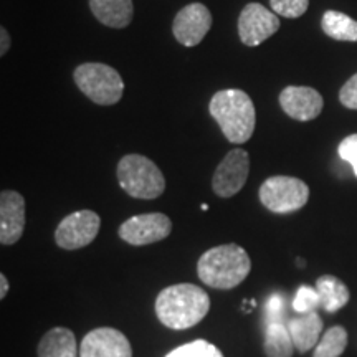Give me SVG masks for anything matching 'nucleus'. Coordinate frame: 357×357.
<instances>
[{"mask_svg":"<svg viewBox=\"0 0 357 357\" xmlns=\"http://www.w3.org/2000/svg\"><path fill=\"white\" fill-rule=\"evenodd\" d=\"M211 310V298L197 284L178 283L164 288L155 298V314L169 329L184 331L199 324Z\"/></svg>","mask_w":357,"mask_h":357,"instance_id":"obj_1","label":"nucleus"},{"mask_svg":"<svg viewBox=\"0 0 357 357\" xmlns=\"http://www.w3.org/2000/svg\"><path fill=\"white\" fill-rule=\"evenodd\" d=\"M212 118L231 144H243L253 136L257 111L252 98L242 89H222L208 105Z\"/></svg>","mask_w":357,"mask_h":357,"instance_id":"obj_2","label":"nucleus"},{"mask_svg":"<svg viewBox=\"0 0 357 357\" xmlns=\"http://www.w3.org/2000/svg\"><path fill=\"white\" fill-rule=\"evenodd\" d=\"M252 270L248 253L235 243L218 245L199 258L197 275L207 287L231 289L243 283Z\"/></svg>","mask_w":357,"mask_h":357,"instance_id":"obj_3","label":"nucleus"},{"mask_svg":"<svg viewBox=\"0 0 357 357\" xmlns=\"http://www.w3.org/2000/svg\"><path fill=\"white\" fill-rule=\"evenodd\" d=\"M119 185L134 199L153 200L166 190V178L160 169L149 158L141 154H128L116 167Z\"/></svg>","mask_w":357,"mask_h":357,"instance_id":"obj_4","label":"nucleus"},{"mask_svg":"<svg viewBox=\"0 0 357 357\" xmlns=\"http://www.w3.org/2000/svg\"><path fill=\"white\" fill-rule=\"evenodd\" d=\"M73 79L84 96L95 105L111 106L123 98L124 82L118 70L105 63H83L73 73Z\"/></svg>","mask_w":357,"mask_h":357,"instance_id":"obj_5","label":"nucleus"},{"mask_svg":"<svg viewBox=\"0 0 357 357\" xmlns=\"http://www.w3.org/2000/svg\"><path fill=\"white\" fill-rule=\"evenodd\" d=\"M258 197L270 212L291 213L307 204L310 187L298 177L273 176L263 182Z\"/></svg>","mask_w":357,"mask_h":357,"instance_id":"obj_6","label":"nucleus"},{"mask_svg":"<svg viewBox=\"0 0 357 357\" xmlns=\"http://www.w3.org/2000/svg\"><path fill=\"white\" fill-rule=\"evenodd\" d=\"M101 218L93 211H78L66 215L56 227L55 242L63 250L86 247L100 234Z\"/></svg>","mask_w":357,"mask_h":357,"instance_id":"obj_7","label":"nucleus"},{"mask_svg":"<svg viewBox=\"0 0 357 357\" xmlns=\"http://www.w3.org/2000/svg\"><path fill=\"white\" fill-rule=\"evenodd\" d=\"M172 231L171 218L164 213H141L128 218L121 223L118 234L119 238L134 247H142V245H151L160 240L167 238Z\"/></svg>","mask_w":357,"mask_h":357,"instance_id":"obj_8","label":"nucleus"},{"mask_svg":"<svg viewBox=\"0 0 357 357\" xmlns=\"http://www.w3.org/2000/svg\"><path fill=\"white\" fill-rule=\"evenodd\" d=\"M278 29V15L261 3H247L238 17V35L242 43L247 47H258L273 37Z\"/></svg>","mask_w":357,"mask_h":357,"instance_id":"obj_9","label":"nucleus"},{"mask_svg":"<svg viewBox=\"0 0 357 357\" xmlns=\"http://www.w3.org/2000/svg\"><path fill=\"white\" fill-rule=\"evenodd\" d=\"M250 172V155L245 149L235 147L223 158L213 172L212 189L222 199H230L243 189Z\"/></svg>","mask_w":357,"mask_h":357,"instance_id":"obj_10","label":"nucleus"},{"mask_svg":"<svg viewBox=\"0 0 357 357\" xmlns=\"http://www.w3.org/2000/svg\"><path fill=\"white\" fill-rule=\"evenodd\" d=\"M212 26V13L204 3L194 2L177 12L172 24V33L184 47H195L205 38Z\"/></svg>","mask_w":357,"mask_h":357,"instance_id":"obj_11","label":"nucleus"},{"mask_svg":"<svg viewBox=\"0 0 357 357\" xmlns=\"http://www.w3.org/2000/svg\"><path fill=\"white\" fill-rule=\"evenodd\" d=\"M79 357H132V347L118 329L96 328L83 337Z\"/></svg>","mask_w":357,"mask_h":357,"instance_id":"obj_12","label":"nucleus"},{"mask_svg":"<svg viewBox=\"0 0 357 357\" xmlns=\"http://www.w3.org/2000/svg\"><path fill=\"white\" fill-rule=\"evenodd\" d=\"M281 109L296 121H311L323 111V96L310 86H287L280 93Z\"/></svg>","mask_w":357,"mask_h":357,"instance_id":"obj_13","label":"nucleus"},{"mask_svg":"<svg viewBox=\"0 0 357 357\" xmlns=\"http://www.w3.org/2000/svg\"><path fill=\"white\" fill-rule=\"evenodd\" d=\"M25 230V199L15 190L0 194V243L13 245Z\"/></svg>","mask_w":357,"mask_h":357,"instance_id":"obj_14","label":"nucleus"},{"mask_svg":"<svg viewBox=\"0 0 357 357\" xmlns=\"http://www.w3.org/2000/svg\"><path fill=\"white\" fill-rule=\"evenodd\" d=\"M288 331L291 334L294 347L305 354L319 342L321 331H323V319L319 318L316 311L300 314L298 318L288 321Z\"/></svg>","mask_w":357,"mask_h":357,"instance_id":"obj_15","label":"nucleus"},{"mask_svg":"<svg viewBox=\"0 0 357 357\" xmlns=\"http://www.w3.org/2000/svg\"><path fill=\"white\" fill-rule=\"evenodd\" d=\"M96 20L111 29H126L134 15L132 0H89Z\"/></svg>","mask_w":357,"mask_h":357,"instance_id":"obj_16","label":"nucleus"},{"mask_svg":"<svg viewBox=\"0 0 357 357\" xmlns=\"http://www.w3.org/2000/svg\"><path fill=\"white\" fill-rule=\"evenodd\" d=\"M38 357H78V344L68 328H53L40 341Z\"/></svg>","mask_w":357,"mask_h":357,"instance_id":"obj_17","label":"nucleus"},{"mask_svg":"<svg viewBox=\"0 0 357 357\" xmlns=\"http://www.w3.org/2000/svg\"><path fill=\"white\" fill-rule=\"evenodd\" d=\"M316 289L321 296V306L328 312L342 310L351 300L349 288L333 275H323L316 281Z\"/></svg>","mask_w":357,"mask_h":357,"instance_id":"obj_18","label":"nucleus"},{"mask_svg":"<svg viewBox=\"0 0 357 357\" xmlns=\"http://www.w3.org/2000/svg\"><path fill=\"white\" fill-rule=\"evenodd\" d=\"M323 32L339 42H357V22L337 10L324 12L321 20Z\"/></svg>","mask_w":357,"mask_h":357,"instance_id":"obj_19","label":"nucleus"},{"mask_svg":"<svg viewBox=\"0 0 357 357\" xmlns=\"http://www.w3.org/2000/svg\"><path fill=\"white\" fill-rule=\"evenodd\" d=\"M266 357H293L294 342L288 326L283 323H273L266 326L265 344H263Z\"/></svg>","mask_w":357,"mask_h":357,"instance_id":"obj_20","label":"nucleus"},{"mask_svg":"<svg viewBox=\"0 0 357 357\" xmlns=\"http://www.w3.org/2000/svg\"><path fill=\"white\" fill-rule=\"evenodd\" d=\"M347 341L349 337H347L346 329L342 326H333L319 339L312 357H341L346 351Z\"/></svg>","mask_w":357,"mask_h":357,"instance_id":"obj_21","label":"nucleus"},{"mask_svg":"<svg viewBox=\"0 0 357 357\" xmlns=\"http://www.w3.org/2000/svg\"><path fill=\"white\" fill-rule=\"evenodd\" d=\"M166 357H223V354L211 342L199 339V341L177 347Z\"/></svg>","mask_w":357,"mask_h":357,"instance_id":"obj_22","label":"nucleus"},{"mask_svg":"<svg viewBox=\"0 0 357 357\" xmlns=\"http://www.w3.org/2000/svg\"><path fill=\"white\" fill-rule=\"evenodd\" d=\"M321 306V296L318 289L307 287V284H301L298 288L296 296L293 300V310L298 314H307V312L316 311Z\"/></svg>","mask_w":357,"mask_h":357,"instance_id":"obj_23","label":"nucleus"},{"mask_svg":"<svg viewBox=\"0 0 357 357\" xmlns=\"http://www.w3.org/2000/svg\"><path fill=\"white\" fill-rule=\"evenodd\" d=\"M270 6L276 15L284 19H298L305 15L310 7V0H270Z\"/></svg>","mask_w":357,"mask_h":357,"instance_id":"obj_24","label":"nucleus"},{"mask_svg":"<svg viewBox=\"0 0 357 357\" xmlns=\"http://www.w3.org/2000/svg\"><path fill=\"white\" fill-rule=\"evenodd\" d=\"M287 300H284L283 294L273 293L268 298L266 306H265V321L266 326L273 323H283L284 314H287Z\"/></svg>","mask_w":357,"mask_h":357,"instance_id":"obj_25","label":"nucleus"},{"mask_svg":"<svg viewBox=\"0 0 357 357\" xmlns=\"http://www.w3.org/2000/svg\"><path fill=\"white\" fill-rule=\"evenodd\" d=\"M337 154L342 160L351 164L352 171L357 177V134H351V136L341 141V144L337 147Z\"/></svg>","mask_w":357,"mask_h":357,"instance_id":"obj_26","label":"nucleus"},{"mask_svg":"<svg viewBox=\"0 0 357 357\" xmlns=\"http://www.w3.org/2000/svg\"><path fill=\"white\" fill-rule=\"evenodd\" d=\"M339 101L349 109H357V73L344 83L339 91Z\"/></svg>","mask_w":357,"mask_h":357,"instance_id":"obj_27","label":"nucleus"},{"mask_svg":"<svg viewBox=\"0 0 357 357\" xmlns=\"http://www.w3.org/2000/svg\"><path fill=\"white\" fill-rule=\"evenodd\" d=\"M8 48H10V35H8L6 26H2L0 29V55H6Z\"/></svg>","mask_w":357,"mask_h":357,"instance_id":"obj_28","label":"nucleus"},{"mask_svg":"<svg viewBox=\"0 0 357 357\" xmlns=\"http://www.w3.org/2000/svg\"><path fill=\"white\" fill-rule=\"evenodd\" d=\"M8 293V281H7V276L6 275H0V300H3V298L7 296Z\"/></svg>","mask_w":357,"mask_h":357,"instance_id":"obj_29","label":"nucleus"},{"mask_svg":"<svg viewBox=\"0 0 357 357\" xmlns=\"http://www.w3.org/2000/svg\"><path fill=\"white\" fill-rule=\"evenodd\" d=\"M296 263H298V266H300V268H305V260H301V258H298Z\"/></svg>","mask_w":357,"mask_h":357,"instance_id":"obj_30","label":"nucleus"}]
</instances>
